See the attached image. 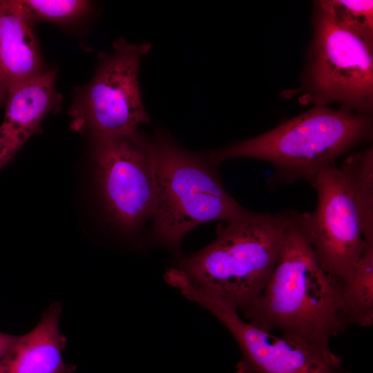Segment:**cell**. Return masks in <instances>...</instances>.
<instances>
[{
  "label": "cell",
  "mask_w": 373,
  "mask_h": 373,
  "mask_svg": "<svg viewBox=\"0 0 373 373\" xmlns=\"http://www.w3.org/2000/svg\"><path fill=\"white\" fill-rule=\"evenodd\" d=\"M287 212L246 210L220 223L213 242L184 258L182 269L195 286L240 310L260 294L277 262Z\"/></svg>",
  "instance_id": "2"
},
{
  "label": "cell",
  "mask_w": 373,
  "mask_h": 373,
  "mask_svg": "<svg viewBox=\"0 0 373 373\" xmlns=\"http://www.w3.org/2000/svg\"><path fill=\"white\" fill-rule=\"evenodd\" d=\"M24 14L35 20L64 22L79 18L88 9L90 3L82 0H23Z\"/></svg>",
  "instance_id": "16"
},
{
  "label": "cell",
  "mask_w": 373,
  "mask_h": 373,
  "mask_svg": "<svg viewBox=\"0 0 373 373\" xmlns=\"http://www.w3.org/2000/svg\"><path fill=\"white\" fill-rule=\"evenodd\" d=\"M310 184L318 195L312 213H303L308 239L323 269L336 283L347 277L365 245L359 211L345 175L336 164Z\"/></svg>",
  "instance_id": "9"
},
{
  "label": "cell",
  "mask_w": 373,
  "mask_h": 373,
  "mask_svg": "<svg viewBox=\"0 0 373 373\" xmlns=\"http://www.w3.org/2000/svg\"><path fill=\"white\" fill-rule=\"evenodd\" d=\"M353 192L365 242L373 243V149L352 153L339 167Z\"/></svg>",
  "instance_id": "14"
},
{
  "label": "cell",
  "mask_w": 373,
  "mask_h": 373,
  "mask_svg": "<svg viewBox=\"0 0 373 373\" xmlns=\"http://www.w3.org/2000/svg\"><path fill=\"white\" fill-rule=\"evenodd\" d=\"M334 22L342 28L373 44V1H325Z\"/></svg>",
  "instance_id": "15"
},
{
  "label": "cell",
  "mask_w": 373,
  "mask_h": 373,
  "mask_svg": "<svg viewBox=\"0 0 373 373\" xmlns=\"http://www.w3.org/2000/svg\"><path fill=\"white\" fill-rule=\"evenodd\" d=\"M150 140L155 182L153 238L159 244L178 251L194 227L229 221L246 211L225 190L207 154L186 150L162 130Z\"/></svg>",
  "instance_id": "4"
},
{
  "label": "cell",
  "mask_w": 373,
  "mask_h": 373,
  "mask_svg": "<svg viewBox=\"0 0 373 373\" xmlns=\"http://www.w3.org/2000/svg\"><path fill=\"white\" fill-rule=\"evenodd\" d=\"M314 37L304 88L311 101L336 102L370 115L373 104V44L338 26L325 1L316 3Z\"/></svg>",
  "instance_id": "5"
},
{
  "label": "cell",
  "mask_w": 373,
  "mask_h": 373,
  "mask_svg": "<svg viewBox=\"0 0 373 373\" xmlns=\"http://www.w3.org/2000/svg\"><path fill=\"white\" fill-rule=\"evenodd\" d=\"M18 338V336L0 332V359L10 350Z\"/></svg>",
  "instance_id": "17"
},
{
  "label": "cell",
  "mask_w": 373,
  "mask_h": 373,
  "mask_svg": "<svg viewBox=\"0 0 373 373\" xmlns=\"http://www.w3.org/2000/svg\"><path fill=\"white\" fill-rule=\"evenodd\" d=\"M56 73L40 75L8 90L6 111L0 126V171L39 129L46 115L55 108Z\"/></svg>",
  "instance_id": "10"
},
{
  "label": "cell",
  "mask_w": 373,
  "mask_h": 373,
  "mask_svg": "<svg viewBox=\"0 0 373 373\" xmlns=\"http://www.w3.org/2000/svg\"><path fill=\"white\" fill-rule=\"evenodd\" d=\"M240 311L260 329L321 346L349 325L338 285L321 267L302 213L287 212L272 273L257 298Z\"/></svg>",
  "instance_id": "1"
},
{
  "label": "cell",
  "mask_w": 373,
  "mask_h": 373,
  "mask_svg": "<svg viewBox=\"0 0 373 373\" xmlns=\"http://www.w3.org/2000/svg\"><path fill=\"white\" fill-rule=\"evenodd\" d=\"M2 85H4L6 86V84H4V82H3V80L1 79V77H0V86H2ZM7 87V86H6Z\"/></svg>",
  "instance_id": "19"
},
{
  "label": "cell",
  "mask_w": 373,
  "mask_h": 373,
  "mask_svg": "<svg viewBox=\"0 0 373 373\" xmlns=\"http://www.w3.org/2000/svg\"><path fill=\"white\" fill-rule=\"evenodd\" d=\"M344 316L349 324L373 323V243L367 242L350 274L337 283Z\"/></svg>",
  "instance_id": "13"
},
{
  "label": "cell",
  "mask_w": 373,
  "mask_h": 373,
  "mask_svg": "<svg viewBox=\"0 0 373 373\" xmlns=\"http://www.w3.org/2000/svg\"><path fill=\"white\" fill-rule=\"evenodd\" d=\"M8 95V88L4 86H0V106L6 103Z\"/></svg>",
  "instance_id": "18"
},
{
  "label": "cell",
  "mask_w": 373,
  "mask_h": 373,
  "mask_svg": "<svg viewBox=\"0 0 373 373\" xmlns=\"http://www.w3.org/2000/svg\"><path fill=\"white\" fill-rule=\"evenodd\" d=\"M148 42L117 39L109 53H102L91 81L79 92L69 111L71 127L93 136L127 135L149 123L143 105L139 69L151 50Z\"/></svg>",
  "instance_id": "6"
},
{
  "label": "cell",
  "mask_w": 373,
  "mask_h": 373,
  "mask_svg": "<svg viewBox=\"0 0 373 373\" xmlns=\"http://www.w3.org/2000/svg\"><path fill=\"white\" fill-rule=\"evenodd\" d=\"M61 305L53 303L30 332L19 336L0 359V373H74L76 365L64 362L66 337L59 333Z\"/></svg>",
  "instance_id": "11"
},
{
  "label": "cell",
  "mask_w": 373,
  "mask_h": 373,
  "mask_svg": "<svg viewBox=\"0 0 373 373\" xmlns=\"http://www.w3.org/2000/svg\"><path fill=\"white\" fill-rule=\"evenodd\" d=\"M372 135L369 115L316 105L265 133L207 155L216 166L233 158L263 160L287 182L302 178L310 182Z\"/></svg>",
  "instance_id": "3"
},
{
  "label": "cell",
  "mask_w": 373,
  "mask_h": 373,
  "mask_svg": "<svg viewBox=\"0 0 373 373\" xmlns=\"http://www.w3.org/2000/svg\"><path fill=\"white\" fill-rule=\"evenodd\" d=\"M180 291L214 315L240 347L236 373H348L328 346L278 336L243 320L238 310L185 280Z\"/></svg>",
  "instance_id": "8"
},
{
  "label": "cell",
  "mask_w": 373,
  "mask_h": 373,
  "mask_svg": "<svg viewBox=\"0 0 373 373\" xmlns=\"http://www.w3.org/2000/svg\"><path fill=\"white\" fill-rule=\"evenodd\" d=\"M32 21L19 0H0V77L8 90L45 70Z\"/></svg>",
  "instance_id": "12"
},
{
  "label": "cell",
  "mask_w": 373,
  "mask_h": 373,
  "mask_svg": "<svg viewBox=\"0 0 373 373\" xmlns=\"http://www.w3.org/2000/svg\"><path fill=\"white\" fill-rule=\"evenodd\" d=\"M93 138L95 176L108 219L124 233H136L154 211L151 140L139 132Z\"/></svg>",
  "instance_id": "7"
}]
</instances>
